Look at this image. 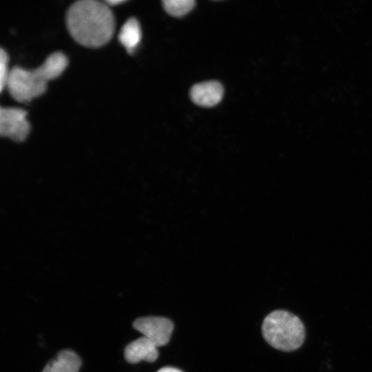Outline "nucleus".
<instances>
[{"label":"nucleus","mask_w":372,"mask_h":372,"mask_svg":"<svg viewBox=\"0 0 372 372\" xmlns=\"http://www.w3.org/2000/svg\"><path fill=\"white\" fill-rule=\"evenodd\" d=\"M69 33L79 44L100 48L110 41L115 30V19L104 1L81 0L72 3L66 14Z\"/></svg>","instance_id":"1"},{"label":"nucleus","mask_w":372,"mask_h":372,"mask_svg":"<svg viewBox=\"0 0 372 372\" xmlns=\"http://www.w3.org/2000/svg\"><path fill=\"white\" fill-rule=\"evenodd\" d=\"M68 65V59L60 51L50 54L38 68L27 70L19 66L10 71L6 88L17 102L28 103L43 94L48 83L58 78Z\"/></svg>","instance_id":"2"},{"label":"nucleus","mask_w":372,"mask_h":372,"mask_svg":"<svg viewBox=\"0 0 372 372\" xmlns=\"http://www.w3.org/2000/svg\"><path fill=\"white\" fill-rule=\"evenodd\" d=\"M262 333L271 347L287 352L300 348L305 338V328L301 320L285 310L269 313L263 320Z\"/></svg>","instance_id":"3"},{"label":"nucleus","mask_w":372,"mask_h":372,"mask_svg":"<svg viewBox=\"0 0 372 372\" xmlns=\"http://www.w3.org/2000/svg\"><path fill=\"white\" fill-rule=\"evenodd\" d=\"M28 112L21 108L1 107L0 134L16 142L25 140L30 131Z\"/></svg>","instance_id":"4"},{"label":"nucleus","mask_w":372,"mask_h":372,"mask_svg":"<svg viewBox=\"0 0 372 372\" xmlns=\"http://www.w3.org/2000/svg\"><path fill=\"white\" fill-rule=\"evenodd\" d=\"M133 327L157 347H160L169 341L174 324L169 319L164 317L147 316L135 320Z\"/></svg>","instance_id":"5"},{"label":"nucleus","mask_w":372,"mask_h":372,"mask_svg":"<svg viewBox=\"0 0 372 372\" xmlns=\"http://www.w3.org/2000/svg\"><path fill=\"white\" fill-rule=\"evenodd\" d=\"M223 92V87L219 82L205 81L197 83L191 88L190 97L198 105L212 107L221 101Z\"/></svg>","instance_id":"6"},{"label":"nucleus","mask_w":372,"mask_h":372,"mask_svg":"<svg viewBox=\"0 0 372 372\" xmlns=\"http://www.w3.org/2000/svg\"><path fill=\"white\" fill-rule=\"evenodd\" d=\"M158 356L157 347L144 336L131 342L124 350L125 359L131 364H135L141 360L153 362Z\"/></svg>","instance_id":"7"},{"label":"nucleus","mask_w":372,"mask_h":372,"mask_svg":"<svg viewBox=\"0 0 372 372\" xmlns=\"http://www.w3.org/2000/svg\"><path fill=\"white\" fill-rule=\"evenodd\" d=\"M81 366L79 356L72 350L65 349L48 362L41 372H79Z\"/></svg>","instance_id":"8"},{"label":"nucleus","mask_w":372,"mask_h":372,"mask_svg":"<svg viewBox=\"0 0 372 372\" xmlns=\"http://www.w3.org/2000/svg\"><path fill=\"white\" fill-rule=\"evenodd\" d=\"M142 37L141 28L138 20L129 18L120 30L118 39L129 54H132L139 44Z\"/></svg>","instance_id":"9"},{"label":"nucleus","mask_w":372,"mask_h":372,"mask_svg":"<svg viewBox=\"0 0 372 372\" xmlns=\"http://www.w3.org/2000/svg\"><path fill=\"white\" fill-rule=\"evenodd\" d=\"M163 6L165 11L174 17H183L195 6L194 0H164Z\"/></svg>","instance_id":"10"},{"label":"nucleus","mask_w":372,"mask_h":372,"mask_svg":"<svg viewBox=\"0 0 372 372\" xmlns=\"http://www.w3.org/2000/svg\"><path fill=\"white\" fill-rule=\"evenodd\" d=\"M9 56L6 51L0 49V91L6 87L10 71H8Z\"/></svg>","instance_id":"11"},{"label":"nucleus","mask_w":372,"mask_h":372,"mask_svg":"<svg viewBox=\"0 0 372 372\" xmlns=\"http://www.w3.org/2000/svg\"><path fill=\"white\" fill-rule=\"evenodd\" d=\"M157 372H183V371L176 368H174L171 366H165V367L160 369Z\"/></svg>","instance_id":"12"},{"label":"nucleus","mask_w":372,"mask_h":372,"mask_svg":"<svg viewBox=\"0 0 372 372\" xmlns=\"http://www.w3.org/2000/svg\"><path fill=\"white\" fill-rule=\"evenodd\" d=\"M109 6H116L120 3L125 2L123 0H107L105 1Z\"/></svg>","instance_id":"13"}]
</instances>
